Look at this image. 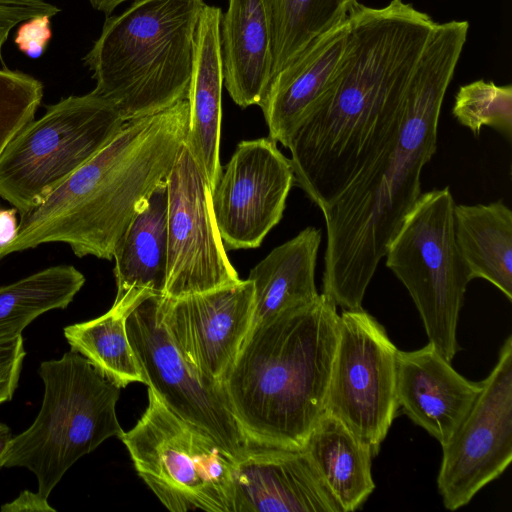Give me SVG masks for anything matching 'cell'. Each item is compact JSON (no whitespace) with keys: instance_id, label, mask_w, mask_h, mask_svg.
<instances>
[{"instance_id":"7c38bea8","label":"cell","mask_w":512,"mask_h":512,"mask_svg":"<svg viewBox=\"0 0 512 512\" xmlns=\"http://www.w3.org/2000/svg\"><path fill=\"white\" fill-rule=\"evenodd\" d=\"M443 451L437 486L450 511L467 505L512 461V337Z\"/></svg>"},{"instance_id":"8fae6325","label":"cell","mask_w":512,"mask_h":512,"mask_svg":"<svg viewBox=\"0 0 512 512\" xmlns=\"http://www.w3.org/2000/svg\"><path fill=\"white\" fill-rule=\"evenodd\" d=\"M159 297L145 299L126 318L129 343L144 384L176 416L207 432L238 459L251 445L223 387L201 375L184 358L162 321Z\"/></svg>"},{"instance_id":"e575fe53","label":"cell","mask_w":512,"mask_h":512,"mask_svg":"<svg viewBox=\"0 0 512 512\" xmlns=\"http://www.w3.org/2000/svg\"><path fill=\"white\" fill-rule=\"evenodd\" d=\"M126 1L129 0H89L91 6L95 10L103 12L105 14H110L117 6ZM132 1L134 2L138 0Z\"/></svg>"},{"instance_id":"5b68a950","label":"cell","mask_w":512,"mask_h":512,"mask_svg":"<svg viewBox=\"0 0 512 512\" xmlns=\"http://www.w3.org/2000/svg\"><path fill=\"white\" fill-rule=\"evenodd\" d=\"M203 0H138L107 17L84 64L126 122L186 100Z\"/></svg>"},{"instance_id":"f1b7e54d","label":"cell","mask_w":512,"mask_h":512,"mask_svg":"<svg viewBox=\"0 0 512 512\" xmlns=\"http://www.w3.org/2000/svg\"><path fill=\"white\" fill-rule=\"evenodd\" d=\"M43 98V85L29 74L0 69V156L30 121Z\"/></svg>"},{"instance_id":"4316f807","label":"cell","mask_w":512,"mask_h":512,"mask_svg":"<svg viewBox=\"0 0 512 512\" xmlns=\"http://www.w3.org/2000/svg\"><path fill=\"white\" fill-rule=\"evenodd\" d=\"M126 318L111 309L105 314L64 327L71 351L83 356L102 376L124 388L144 384V377L129 343Z\"/></svg>"},{"instance_id":"836d02e7","label":"cell","mask_w":512,"mask_h":512,"mask_svg":"<svg viewBox=\"0 0 512 512\" xmlns=\"http://www.w3.org/2000/svg\"><path fill=\"white\" fill-rule=\"evenodd\" d=\"M12 433L10 428L0 422V468L4 467L6 455L12 440Z\"/></svg>"},{"instance_id":"277c9868","label":"cell","mask_w":512,"mask_h":512,"mask_svg":"<svg viewBox=\"0 0 512 512\" xmlns=\"http://www.w3.org/2000/svg\"><path fill=\"white\" fill-rule=\"evenodd\" d=\"M336 307L321 293L250 328L221 385L251 446L304 448L325 412L338 342Z\"/></svg>"},{"instance_id":"30bf717a","label":"cell","mask_w":512,"mask_h":512,"mask_svg":"<svg viewBox=\"0 0 512 512\" xmlns=\"http://www.w3.org/2000/svg\"><path fill=\"white\" fill-rule=\"evenodd\" d=\"M397 352L385 328L362 307L339 314L325 412L367 443L374 456L399 408Z\"/></svg>"},{"instance_id":"83f0119b","label":"cell","mask_w":512,"mask_h":512,"mask_svg":"<svg viewBox=\"0 0 512 512\" xmlns=\"http://www.w3.org/2000/svg\"><path fill=\"white\" fill-rule=\"evenodd\" d=\"M457 122L479 136L483 127L512 139V86L482 79L460 86L452 107Z\"/></svg>"},{"instance_id":"4fadbf2b","label":"cell","mask_w":512,"mask_h":512,"mask_svg":"<svg viewBox=\"0 0 512 512\" xmlns=\"http://www.w3.org/2000/svg\"><path fill=\"white\" fill-rule=\"evenodd\" d=\"M166 184L167 272L162 297L178 298L240 281L216 225L211 189L185 143Z\"/></svg>"},{"instance_id":"f546056e","label":"cell","mask_w":512,"mask_h":512,"mask_svg":"<svg viewBox=\"0 0 512 512\" xmlns=\"http://www.w3.org/2000/svg\"><path fill=\"white\" fill-rule=\"evenodd\" d=\"M25 355L22 335L0 344V404L12 399Z\"/></svg>"},{"instance_id":"8992f818","label":"cell","mask_w":512,"mask_h":512,"mask_svg":"<svg viewBox=\"0 0 512 512\" xmlns=\"http://www.w3.org/2000/svg\"><path fill=\"white\" fill-rule=\"evenodd\" d=\"M38 373L44 384L40 411L12 437L4 467L30 470L37 492L48 498L76 461L123 433L116 415L120 388L73 351L43 361Z\"/></svg>"},{"instance_id":"ba28073f","label":"cell","mask_w":512,"mask_h":512,"mask_svg":"<svg viewBox=\"0 0 512 512\" xmlns=\"http://www.w3.org/2000/svg\"><path fill=\"white\" fill-rule=\"evenodd\" d=\"M125 121L93 91L46 107L9 142L0 156V198L21 216L41 204L106 146Z\"/></svg>"},{"instance_id":"52a82bcc","label":"cell","mask_w":512,"mask_h":512,"mask_svg":"<svg viewBox=\"0 0 512 512\" xmlns=\"http://www.w3.org/2000/svg\"><path fill=\"white\" fill-rule=\"evenodd\" d=\"M138 475L172 512H234L237 459L170 411L148 388V406L121 434Z\"/></svg>"},{"instance_id":"7402d4cb","label":"cell","mask_w":512,"mask_h":512,"mask_svg":"<svg viewBox=\"0 0 512 512\" xmlns=\"http://www.w3.org/2000/svg\"><path fill=\"white\" fill-rule=\"evenodd\" d=\"M322 230L309 226L274 248L249 273L254 287L252 325L318 295L315 284Z\"/></svg>"},{"instance_id":"ffe728a7","label":"cell","mask_w":512,"mask_h":512,"mask_svg":"<svg viewBox=\"0 0 512 512\" xmlns=\"http://www.w3.org/2000/svg\"><path fill=\"white\" fill-rule=\"evenodd\" d=\"M221 18L219 7L206 4L198 22L187 96L189 127L184 141L211 192L222 172L219 157L223 86Z\"/></svg>"},{"instance_id":"7a4b0ae2","label":"cell","mask_w":512,"mask_h":512,"mask_svg":"<svg viewBox=\"0 0 512 512\" xmlns=\"http://www.w3.org/2000/svg\"><path fill=\"white\" fill-rule=\"evenodd\" d=\"M334 80L291 134L295 183L320 209L380 146L398 118L410 75L435 26L410 3L358 4Z\"/></svg>"},{"instance_id":"4dcf8cb0","label":"cell","mask_w":512,"mask_h":512,"mask_svg":"<svg viewBox=\"0 0 512 512\" xmlns=\"http://www.w3.org/2000/svg\"><path fill=\"white\" fill-rule=\"evenodd\" d=\"M50 37V17H36L22 23L17 31L15 43L22 52L35 57L42 53Z\"/></svg>"},{"instance_id":"44dd1931","label":"cell","mask_w":512,"mask_h":512,"mask_svg":"<svg viewBox=\"0 0 512 512\" xmlns=\"http://www.w3.org/2000/svg\"><path fill=\"white\" fill-rule=\"evenodd\" d=\"M220 46L223 84L247 108L262 102L272 80V37L264 0H229L222 14Z\"/></svg>"},{"instance_id":"2e32d148","label":"cell","mask_w":512,"mask_h":512,"mask_svg":"<svg viewBox=\"0 0 512 512\" xmlns=\"http://www.w3.org/2000/svg\"><path fill=\"white\" fill-rule=\"evenodd\" d=\"M233 484L234 512H342L303 449L250 446Z\"/></svg>"},{"instance_id":"6da1fadb","label":"cell","mask_w":512,"mask_h":512,"mask_svg":"<svg viewBox=\"0 0 512 512\" xmlns=\"http://www.w3.org/2000/svg\"><path fill=\"white\" fill-rule=\"evenodd\" d=\"M469 24L435 23L406 84L397 120L344 189L321 209L327 232L322 293L342 310L366 290L421 196V173L437 150L443 100Z\"/></svg>"},{"instance_id":"484cf974","label":"cell","mask_w":512,"mask_h":512,"mask_svg":"<svg viewBox=\"0 0 512 512\" xmlns=\"http://www.w3.org/2000/svg\"><path fill=\"white\" fill-rule=\"evenodd\" d=\"M272 37V79L319 37L348 19L357 0H264Z\"/></svg>"},{"instance_id":"9a60e30c","label":"cell","mask_w":512,"mask_h":512,"mask_svg":"<svg viewBox=\"0 0 512 512\" xmlns=\"http://www.w3.org/2000/svg\"><path fill=\"white\" fill-rule=\"evenodd\" d=\"M253 310L249 279L178 298L159 297L162 321L184 358L218 383L251 328Z\"/></svg>"},{"instance_id":"1f68e13d","label":"cell","mask_w":512,"mask_h":512,"mask_svg":"<svg viewBox=\"0 0 512 512\" xmlns=\"http://www.w3.org/2000/svg\"><path fill=\"white\" fill-rule=\"evenodd\" d=\"M48 498L38 492L23 490L14 500L0 507L1 512H56Z\"/></svg>"},{"instance_id":"9c48e42d","label":"cell","mask_w":512,"mask_h":512,"mask_svg":"<svg viewBox=\"0 0 512 512\" xmlns=\"http://www.w3.org/2000/svg\"><path fill=\"white\" fill-rule=\"evenodd\" d=\"M448 186L422 193L388 245L386 266L410 294L429 343L449 362L459 352L457 326L471 281L454 230Z\"/></svg>"},{"instance_id":"603a6c76","label":"cell","mask_w":512,"mask_h":512,"mask_svg":"<svg viewBox=\"0 0 512 512\" xmlns=\"http://www.w3.org/2000/svg\"><path fill=\"white\" fill-rule=\"evenodd\" d=\"M303 450L342 512L360 508L375 489L370 446L335 416L321 415Z\"/></svg>"},{"instance_id":"3957f363","label":"cell","mask_w":512,"mask_h":512,"mask_svg":"<svg viewBox=\"0 0 512 512\" xmlns=\"http://www.w3.org/2000/svg\"><path fill=\"white\" fill-rule=\"evenodd\" d=\"M188 127L187 99L126 121L106 146L20 216L17 236L0 248V260L48 243L66 244L79 258L112 260L138 205L172 169Z\"/></svg>"},{"instance_id":"cb8c5ba5","label":"cell","mask_w":512,"mask_h":512,"mask_svg":"<svg viewBox=\"0 0 512 512\" xmlns=\"http://www.w3.org/2000/svg\"><path fill=\"white\" fill-rule=\"evenodd\" d=\"M456 243L470 280L481 278L512 301V211L502 201L455 204Z\"/></svg>"},{"instance_id":"ac0fdd59","label":"cell","mask_w":512,"mask_h":512,"mask_svg":"<svg viewBox=\"0 0 512 512\" xmlns=\"http://www.w3.org/2000/svg\"><path fill=\"white\" fill-rule=\"evenodd\" d=\"M349 31L348 17L273 77L259 104L269 138L286 147L291 134L323 98L342 62Z\"/></svg>"},{"instance_id":"5bb4252c","label":"cell","mask_w":512,"mask_h":512,"mask_svg":"<svg viewBox=\"0 0 512 512\" xmlns=\"http://www.w3.org/2000/svg\"><path fill=\"white\" fill-rule=\"evenodd\" d=\"M295 183L290 159L271 138L243 140L212 191L225 250L256 248L283 217Z\"/></svg>"},{"instance_id":"d4e9b609","label":"cell","mask_w":512,"mask_h":512,"mask_svg":"<svg viewBox=\"0 0 512 512\" xmlns=\"http://www.w3.org/2000/svg\"><path fill=\"white\" fill-rule=\"evenodd\" d=\"M84 283L77 268L57 265L0 286V344L21 336L38 316L68 307Z\"/></svg>"},{"instance_id":"d6a6232c","label":"cell","mask_w":512,"mask_h":512,"mask_svg":"<svg viewBox=\"0 0 512 512\" xmlns=\"http://www.w3.org/2000/svg\"><path fill=\"white\" fill-rule=\"evenodd\" d=\"M15 208H0V248L11 243L17 236L19 220Z\"/></svg>"},{"instance_id":"e0dca14e","label":"cell","mask_w":512,"mask_h":512,"mask_svg":"<svg viewBox=\"0 0 512 512\" xmlns=\"http://www.w3.org/2000/svg\"><path fill=\"white\" fill-rule=\"evenodd\" d=\"M396 393L399 408L444 445L482 389L459 374L435 347L397 352Z\"/></svg>"},{"instance_id":"d6986e66","label":"cell","mask_w":512,"mask_h":512,"mask_svg":"<svg viewBox=\"0 0 512 512\" xmlns=\"http://www.w3.org/2000/svg\"><path fill=\"white\" fill-rule=\"evenodd\" d=\"M115 313L127 317L142 301L163 296L167 272V184L161 181L138 205L113 253Z\"/></svg>"}]
</instances>
